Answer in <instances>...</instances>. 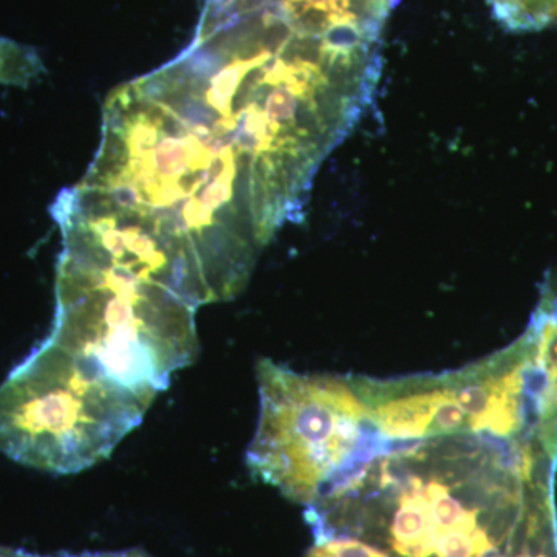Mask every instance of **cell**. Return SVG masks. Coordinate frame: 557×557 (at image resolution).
Returning <instances> with one entry per match:
<instances>
[{
  "instance_id": "cell-1",
  "label": "cell",
  "mask_w": 557,
  "mask_h": 557,
  "mask_svg": "<svg viewBox=\"0 0 557 557\" xmlns=\"http://www.w3.org/2000/svg\"><path fill=\"white\" fill-rule=\"evenodd\" d=\"M101 135L65 200L148 231L194 306L234 298L292 218L188 76L170 64L113 90Z\"/></svg>"
},
{
  "instance_id": "cell-2",
  "label": "cell",
  "mask_w": 557,
  "mask_h": 557,
  "mask_svg": "<svg viewBox=\"0 0 557 557\" xmlns=\"http://www.w3.org/2000/svg\"><path fill=\"white\" fill-rule=\"evenodd\" d=\"M260 417L247 461L252 474L310 508L362 486L370 460L388 440L344 381L299 375L263 359Z\"/></svg>"
},
{
  "instance_id": "cell-3",
  "label": "cell",
  "mask_w": 557,
  "mask_h": 557,
  "mask_svg": "<svg viewBox=\"0 0 557 557\" xmlns=\"http://www.w3.org/2000/svg\"><path fill=\"white\" fill-rule=\"evenodd\" d=\"M196 311L159 282L61 252L47 339L157 397L197 358Z\"/></svg>"
},
{
  "instance_id": "cell-4",
  "label": "cell",
  "mask_w": 557,
  "mask_h": 557,
  "mask_svg": "<svg viewBox=\"0 0 557 557\" xmlns=\"http://www.w3.org/2000/svg\"><path fill=\"white\" fill-rule=\"evenodd\" d=\"M153 399L46 338L0 384V453L76 474L108 458Z\"/></svg>"
},
{
  "instance_id": "cell-5",
  "label": "cell",
  "mask_w": 557,
  "mask_h": 557,
  "mask_svg": "<svg viewBox=\"0 0 557 557\" xmlns=\"http://www.w3.org/2000/svg\"><path fill=\"white\" fill-rule=\"evenodd\" d=\"M522 341L527 346V395L537 403L545 423L557 428V276L545 285Z\"/></svg>"
},
{
  "instance_id": "cell-6",
  "label": "cell",
  "mask_w": 557,
  "mask_h": 557,
  "mask_svg": "<svg viewBox=\"0 0 557 557\" xmlns=\"http://www.w3.org/2000/svg\"><path fill=\"white\" fill-rule=\"evenodd\" d=\"M442 383L409 384L368 405L373 421L387 438L420 442L432 437Z\"/></svg>"
},
{
  "instance_id": "cell-7",
  "label": "cell",
  "mask_w": 557,
  "mask_h": 557,
  "mask_svg": "<svg viewBox=\"0 0 557 557\" xmlns=\"http://www.w3.org/2000/svg\"><path fill=\"white\" fill-rule=\"evenodd\" d=\"M494 16L511 32H537L557 25V0H487Z\"/></svg>"
},
{
  "instance_id": "cell-8",
  "label": "cell",
  "mask_w": 557,
  "mask_h": 557,
  "mask_svg": "<svg viewBox=\"0 0 557 557\" xmlns=\"http://www.w3.org/2000/svg\"><path fill=\"white\" fill-rule=\"evenodd\" d=\"M32 51L0 39V84L27 86L33 78Z\"/></svg>"
},
{
  "instance_id": "cell-9",
  "label": "cell",
  "mask_w": 557,
  "mask_h": 557,
  "mask_svg": "<svg viewBox=\"0 0 557 557\" xmlns=\"http://www.w3.org/2000/svg\"><path fill=\"white\" fill-rule=\"evenodd\" d=\"M306 557H391L383 549L355 537L318 539Z\"/></svg>"
},
{
  "instance_id": "cell-10",
  "label": "cell",
  "mask_w": 557,
  "mask_h": 557,
  "mask_svg": "<svg viewBox=\"0 0 557 557\" xmlns=\"http://www.w3.org/2000/svg\"><path fill=\"white\" fill-rule=\"evenodd\" d=\"M0 557H153L146 553L145 549H124V552H108V553H84V555L73 556H39L32 555V553L22 552V549H11L2 547Z\"/></svg>"
},
{
  "instance_id": "cell-11",
  "label": "cell",
  "mask_w": 557,
  "mask_h": 557,
  "mask_svg": "<svg viewBox=\"0 0 557 557\" xmlns=\"http://www.w3.org/2000/svg\"><path fill=\"white\" fill-rule=\"evenodd\" d=\"M518 557H548V556L544 555V553H537V555H531L530 552H523L522 555H519Z\"/></svg>"
}]
</instances>
